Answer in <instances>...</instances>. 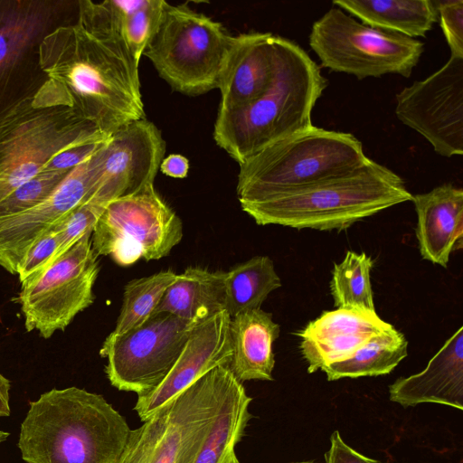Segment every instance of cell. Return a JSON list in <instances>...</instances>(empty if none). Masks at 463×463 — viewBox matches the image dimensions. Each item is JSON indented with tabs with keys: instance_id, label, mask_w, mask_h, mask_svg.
<instances>
[{
	"instance_id": "1",
	"label": "cell",
	"mask_w": 463,
	"mask_h": 463,
	"mask_svg": "<svg viewBox=\"0 0 463 463\" xmlns=\"http://www.w3.org/2000/svg\"><path fill=\"white\" fill-rule=\"evenodd\" d=\"M39 61L47 80L33 107L71 108L108 136L145 118L138 64L103 2L79 1L77 22L43 39Z\"/></svg>"
},
{
	"instance_id": "2",
	"label": "cell",
	"mask_w": 463,
	"mask_h": 463,
	"mask_svg": "<svg viewBox=\"0 0 463 463\" xmlns=\"http://www.w3.org/2000/svg\"><path fill=\"white\" fill-rule=\"evenodd\" d=\"M130 432L102 395L54 388L30 402L17 446L26 463H118Z\"/></svg>"
},
{
	"instance_id": "3",
	"label": "cell",
	"mask_w": 463,
	"mask_h": 463,
	"mask_svg": "<svg viewBox=\"0 0 463 463\" xmlns=\"http://www.w3.org/2000/svg\"><path fill=\"white\" fill-rule=\"evenodd\" d=\"M277 71L250 103L218 109L213 138L239 165L270 144L311 128L314 106L327 86L319 66L295 42L276 35Z\"/></svg>"
},
{
	"instance_id": "4",
	"label": "cell",
	"mask_w": 463,
	"mask_h": 463,
	"mask_svg": "<svg viewBox=\"0 0 463 463\" xmlns=\"http://www.w3.org/2000/svg\"><path fill=\"white\" fill-rule=\"evenodd\" d=\"M411 199L399 175L368 158L346 174L242 205L241 209L259 225L342 231Z\"/></svg>"
},
{
	"instance_id": "5",
	"label": "cell",
	"mask_w": 463,
	"mask_h": 463,
	"mask_svg": "<svg viewBox=\"0 0 463 463\" xmlns=\"http://www.w3.org/2000/svg\"><path fill=\"white\" fill-rule=\"evenodd\" d=\"M352 134L311 128L276 141L240 164L241 206L342 175L367 159Z\"/></svg>"
},
{
	"instance_id": "6",
	"label": "cell",
	"mask_w": 463,
	"mask_h": 463,
	"mask_svg": "<svg viewBox=\"0 0 463 463\" xmlns=\"http://www.w3.org/2000/svg\"><path fill=\"white\" fill-rule=\"evenodd\" d=\"M234 374L213 368L131 430L118 463H191Z\"/></svg>"
},
{
	"instance_id": "7",
	"label": "cell",
	"mask_w": 463,
	"mask_h": 463,
	"mask_svg": "<svg viewBox=\"0 0 463 463\" xmlns=\"http://www.w3.org/2000/svg\"><path fill=\"white\" fill-rule=\"evenodd\" d=\"M231 39L221 23L184 5L166 3L143 55L174 90L197 96L218 88Z\"/></svg>"
},
{
	"instance_id": "8",
	"label": "cell",
	"mask_w": 463,
	"mask_h": 463,
	"mask_svg": "<svg viewBox=\"0 0 463 463\" xmlns=\"http://www.w3.org/2000/svg\"><path fill=\"white\" fill-rule=\"evenodd\" d=\"M309 45L323 67L358 80L410 77L423 52L421 42L365 25L335 5L313 24Z\"/></svg>"
},
{
	"instance_id": "9",
	"label": "cell",
	"mask_w": 463,
	"mask_h": 463,
	"mask_svg": "<svg viewBox=\"0 0 463 463\" xmlns=\"http://www.w3.org/2000/svg\"><path fill=\"white\" fill-rule=\"evenodd\" d=\"M32 101L0 125V201L61 150L109 137L71 108H37Z\"/></svg>"
},
{
	"instance_id": "10",
	"label": "cell",
	"mask_w": 463,
	"mask_h": 463,
	"mask_svg": "<svg viewBox=\"0 0 463 463\" xmlns=\"http://www.w3.org/2000/svg\"><path fill=\"white\" fill-rule=\"evenodd\" d=\"M66 3L50 0H0V125L47 80L41 69L43 39L61 24Z\"/></svg>"
},
{
	"instance_id": "11",
	"label": "cell",
	"mask_w": 463,
	"mask_h": 463,
	"mask_svg": "<svg viewBox=\"0 0 463 463\" xmlns=\"http://www.w3.org/2000/svg\"><path fill=\"white\" fill-rule=\"evenodd\" d=\"M183 235L180 218L150 184L107 203L92 232L91 244L97 256L128 267L140 259L167 256Z\"/></svg>"
},
{
	"instance_id": "12",
	"label": "cell",
	"mask_w": 463,
	"mask_h": 463,
	"mask_svg": "<svg viewBox=\"0 0 463 463\" xmlns=\"http://www.w3.org/2000/svg\"><path fill=\"white\" fill-rule=\"evenodd\" d=\"M91 234L82 237L31 280L22 284L18 300L28 332L43 338L63 331L94 301L99 263Z\"/></svg>"
},
{
	"instance_id": "13",
	"label": "cell",
	"mask_w": 463,
	"mask_h": 463,
	"mask_svg": "<svg viewBox=\"0 0 463 463\" xmlns=\"http://www.w3.org/2000/svg\"><path fill=\"white\" fill-rule=\"evenodd\" d=\"M197 324L161 312L122 335H109L99 354L108 360L105 373L110 384L137 396L153 391L179 357Z\"/></svg>"
},
{
	"instance_id": "14",
	"label": "cell",
	"mask_w": 463,
	"mask_h": 463,
	"mask_svg": "<svg viewBox=\"0 0 463 463\" xmlns=\"http://www.w3.org/2000/svg\"><path fill=\"white\" fill-rule=\"evenodd\" d=\"M395 114L442 156L463 154V58L448 61L396 95Z\"/></svg>"
},
{
	"instance_id": "15",
	"label": "cell",
	"mask_w": 463,
	"mask_h": 463,
	"mask_svg": "<svg viewBox=\"0 0 463 463\" xmlns=\"http://www.w3.org/2000/svg\"><path fill=\"white\" fill-rule=\"evenodd\" d=\"M104 145L74 167L43 202L24 212L0 218V267L16 274L28 248L92 197L99 179Z\"/></svg>"
},
{
	"instance_id": "16",
	"label": "cell",
	"mask_w": 463,
	"mask_h": 463,
	"mask_svg": "<svg viewBox=\"0 0 463 463\" xmlns=\"http://www.w3.org/2000/svg\"><path fill=\"white\" fill-rule=\"evenodd\" d=\"M165 142L146 118L113 132L103 146L99 179L90 199L107 204L154 184Z\"/></svg>"
},
{
	"instance_id": "17",
	"label": "cell",
	"mask_w": 463,
	"mask_h": 463,
	"mask_svg": "<svg viewBox=\"0 0 463 463\" xmlns=\"http://www.w3.org/2000/svg\"><path fill=\"white\" fill-rule=\"evenodd\" d=\"M230 321V315L222 310L195 325L160 384L150 392L137 396L134 410L142 421L213 368L230 364L232 354Z\"/></svg>"
},
{
	"instance_id": "18",
	"label": "cell",
	"mask_w": 463,
	"mask_h": 463,
	"mask_svg": "<svg viewBox=\"0 0 463 463\" xmlns=\"http://www.w3.org/2000/svg\"><path fill=\"white\" fill-rule=\"evenodd\" d=\"M392 326L376 311L336 308L323 312L298 333L307 372L351 357L371 338Z\"/></svg>"
},
{
	"instance_id": "19",
	"label": "cell",
	"mask_w": 463,
	"mask_h": 463,
	"mask_svg": "<svg viewBox=\"0 0 463 463\" xmlns=\"http://www.w3.org/2000/svg\"><path fill=\"white\" fill-rule=\"evenodd\" d=\"M276 71V35L254 32L232 36L219 77V109H235L254 100L270 86Z\"/></svg>"
},
{
	"instance_id": "20",
	"label": "cell",
	"mask_w": 463,
	"mask_h": 463,
	"mask_svg": "<svg viewBox=\"0 0 463 463\" xmlns=\"http://www.w3.org/2000/svg\"><path fill=\"white\" fill-rule=\"evenodd\" d=\"M389 398L402 407L437 403L463 409V327L460 326L421 372L389 386Z\"/></svg>"
},
{
	"instance_id": "21",
	"label": "cell",
	"mask_w": 463,
	"mask_h": 463,
	"mask_svg": "<svg viewBox=\"0 0 463 463\" xmlns=\"http://www.w3.org/2000/svg\"><path fill=\"white\" fill-rule=\"evenodd\" d=\"M411 201L421 257L447 268L450 254L463 248V189L444 184L412 195Z\"/></svg>"
},
{
	"instance_id": "22",
	"label": "cell",
	"mask_w": 463,
	"mask_h": 463,
	"mask_svg": "<svg viewBox=\"0 0 463 463\" xmlns=\"http://www.w3.org/2000/svg\"><path fill=\"white\" fill-rule=\"evenodd\" d=\"M229 330L232 351L229 367L237 380L272 381V345L280 331L272 315L261 308L242 312L231 317Z\"/></svg>"
},
{
	"instance_id": "23",
	"label": "cell",
	"mask_w": 463,
	"mask_h": 463,
	"mask_svg": "<svg viewBox=\"0 0 463 463\" xmlns=\"http://www.w3.org/2000/svg\"><path fill=\"white\" fill-rule=\"evenodd\" d=\"M225 310V271L188 267L166 289L155 313L197 324Z\"/></svg>"
},
{
	"instance_id": "24",
	"label": "cell",
	"mask_w": 463,
	"mask_h": 463,
	"mask_svg": "<svg viewBox=\"0 0 463 463\" xmlns=\"http://www.w3.org/2000/svg\"><path fill=\"white\" fill-rule=\"evenodd\" d=\"M332 4L365 25L413 39L425 37L438 21L433 0H335Z\"/></svg>"
},
{
	"instance_id": "25",
	"label": "cell",
	"mask_w": 463,
	"mask_h": 463,
	"mask_svg": "<svg viewBox=\"0 0 463 463\" xmlns=\"http://www.w3.org/2000/svg\"><path fill=\"white\" fill-rule=\"evenodd\" d=\"M251 398L233 375L210 430L191 463H228L237 457L236 445L251 418Z\"/></svg>"
},
{
	"instance_id": "26",
	"label": "cell",
	"mask_w": 463,
	"mask_h": 463,
	"mask_svg": "<svg viewBox=\"0 0 463 463\" xmlns=\"http://www.w3.org/2000/svg\"><path fill=\"white\" fill-rule=\"evenodd\" d=\"M408 355V341L394 328L388 329L360 347L351 357L321 370L328 381L390 373Z\"/></svg>"
},
{
	"instance_id": "27",
	"label": "cell",
	"mask_w": 463,
	"mask_h": 463,
	"mask_svg": "<svg viewBox=\"0 0 463 463\" xmlns=\"http://www.w3.org/2000/svg\"><path fill=\"white\" fill-rule=\"evenodd\" d=\"M280 287L272 260L255 256L225 271V310L233 317L260 308L269 293Z\"/></svg>"
},
{
	"instance_id": "28",
	"label": "cell",
	"mask_w": 463,
	"mask_h": 463,
	"mask_svg": "<svg viewBox=\"0 0 463 463\" xmlns=\"http://www.w3.org/2000/svg\"><path fill=\"white\" fill-rule=\"evenodd\" d=\"M372 258L364 252L348 250L344 260L335 263L330 290L337 308L375 311L371 283Z\"/></svg>"
},
{
	"instance_id": "29",
	"label": "cell",
	"mask_w": 463,
	"mask_h": 463,
	"mask_svg": "<svg viewBox=\"0 0 463 463\" xmlns=\"http://www.w3.org/2000/svg\"><path fill=\"white\" fill-rule=\"evenodd\" d=\"M177 278V273L168 269L127 283L119 316L109 335H122L146 321L155 314L165 292Z\"/></svg>"
},
{
	"instance_id": "30",
	"label": "cell",
	"mask_w": 463,
	"mask_h": 463,
	"mask_svg": "<svg viewBox=\"0 0 463 463\" xmlns=\"http://www.w3.org/2000/svg\"><path fill=\"white\" fill-rule=\"evenodd\" d=\"M165 5L164 0H146L141 8L119 20L114 19L107 8L121 40L138 65L160 25Z\"/></svg>"
},
{
	"instance_id": "31",
	"label": "cell",
	"mask_w": 463,
	"mask_h": 463,
	"mask_svg": "<svg viewBox=\"0 0 463 463\" xmlns=\"http://www.w3.org/2000/svg\"><path fill=\"white\" fill-rule=\"evenodd\" d=\"M70 172H41L24 182L0 201V218L17 214L41 203L55 191Z\"/></svg>"
},
{
	"instance_id": "32",
	"label": "cell",
	"mask_w": 463,
	"mask_h": 463,
	"mask_svg": "<svg viewBox=\"0 0 463 463\" xmlns=\"http://www.w3.org/2000/svg\"><path fill=\"white\" fill-rule=\"evenodd\" d=\"M106 205L90 199L69 213L53 227L60 238V246L53 260L68 251L82 237L92 234Z\"/></svg>"
},
{
	"instance_id": "33",
	"label": "cell",
	"mask_w": 463,
	"mask_h": 463,
	"mask_svg": "<svg viewBox=\"0 0 463 463\" xmlns=\"http://www.w3.org/2000/svg\"><path fill=\"white\" fill-rule=\"evenodd\" d=\"M59 246L60 238L53 228L39 237L28 248L18 264L16 274L21 284L31 280L49 266Z\"/></svg>"
},
{
	"instance_id": "34",
	"label": "cell",
	"mask_w": 463,
	"mask_h": 463,
	"mask_svg": "<svg viewBox=\"0 0 463 463\" xmlns=\"http://www.w3.org/2000/svg\"><path fill=\"white\" fill-rule=\"evenodd\" d=\"M450 55L463 58V0H433Z\"/></svg>"
},
{
	"instance_id": "35",
	"label": "cell",
	"mask_w": 463,
	"mask_h": 463,
	"mask_svg": "<svg viewBox=\"0 0 463 463\" xmlns=\"http://www.w3.org/2000/svg\"><path fill=\"white\" fill-rule=\"evenodd\" d=\"M108 139L90 141L63 149L45 164L43 172H70L91 156Z\"/></svg>"
},
{
	"instance_id": "36",
	"label": "cell",
	"mask_w": 463,
	"mask_h": 463,
	"mask_svg": "<svg viewBox=\"0 0 463 463\" xmlns=\"http://www.w3.org/2000/svg\"><path fill=\"white\" fill-rule=\"evenodd\" d=\"M326 463H385L366 457L349 445L342 439L340 433L335 430L330 437V447L325 454Z\"/></svg>"
},
{
	"instance_id": "37",
	"label": "cell",
	"mask_w": 463,
	"mask_h": 463,
	"mask_svg": "<svg viewBox=\"0 0 463 463\" xmlns=\"http://www.w3.org/2000/svg\"><path fill=\"white\" fill-rule=\"evenodd\" d=\"M159 169L167 176L184 178L188 173L189 163L184 156L172 154L162 160Z\"/></svg>"
},
{
	"instance_id": "38",
	"label": "cell",
	"mask_w": 463,
	"mask_h": 463,
	"mask_svg": "<svg viewBox=\"0 0 463 463\" xmlns=\"http://www.w3.org/2000/svg\"><path fill=\"white\" fill-rule=\"evenodd\" d=\"M10 382L0 373V417L10 415Z\"/></svg>"
},
{
	"instance_id": "39",
	"label": "cell",
	"mask_w": 463,
	"mask_h": 463,
	"mask_svg": "<svg viewBox=\"0 0 463 463\" xmlns=\"http://www.w3.org/2000/svg\"><path fill=\"white\" fill-rule=\"evenodd\" d=\"M9 437V432L0 430V444L7 439Z\"/></svg>"
},
{
	"instance_id": "40",
	"label": "cell",
	"mask_w": 463,
	"mask_h": 463,
	"mask_svg": "<svg viewBox=\"0 0 463 463\" xmlns=\"http://www.w3.org/2000/svg\"><path fill=\"white\" fill-rule=\"evenodd\" d=\"M228 463H241L237 457L233 458L230 462Z\"/></svg>"
}]
</instances>
